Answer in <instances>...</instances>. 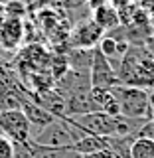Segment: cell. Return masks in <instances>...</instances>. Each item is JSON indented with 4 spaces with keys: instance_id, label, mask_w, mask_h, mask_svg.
Returning a JSON list of instances; mask_svg holds the SVG:
<instances>
[{
    "instance_id": "cell-12",
    "label": "cell",
    "mask_w": 154,
    "mask_h": 158,
    "mask_svg": "<svg viewBox=\"0 0 154 158\" xmlns=\"http://www.w3.org/2000/svg\"><path fill=\"white\" fill-rule=\"evenodd\" d=\"M109 142H111V138L85 135L83 138H79L75 144L71 146V150H75L77 154H81V156H85V154H93V152L109 150Z\"/></svg>"
},
{
    "instance_id": "cell-6",
    "label": "cell",
    "mask_w": 154,
    "mask_h": 158,
    "mask_svg": "<svg viewBox=\"0 0 154 158\" xmlns=\"http://www.w3.org/2000/svg\"><path fill=\"white\" fill-rule=\"evenodd\" d=\"M89 81H91L93 89H105V91H111L113 87L119 85L117 69L101 53L99 48L93 49V59H91V67H89Z\"/></svg>"
},
{
    "instance_id": "cell-2",
    "label": "cell",
    "mask_w": 154,
    "mask_h": 158,
    "mask_svg": "<svg viewBox=\"0 0 154 158\" xmlns=\"http://www.w3.org/2000/svg\"><path fill=\"white\" fill-rule=\"evenodd\" d=\"M121 107V115L138 121H148L152 117V105H150V93L136 87H125L117 85L111 89Z\"/></svg>"
},
{
    "instance_id": "cell-9",
    "label": "cell",
    "mask_w": 154,
    "mask_h": 158,
    "mask_svg": "<svg viewBox=\"0 0 154 158\" xmlns=\"http://www.w3.org/2000/svg\"><path fill=\"white\" fill-rule=\"evenodd\" d=\"M89 91L71 93V95H67L63 99L65 101V118H75V117H81V115H87V113H99L95 109V103H93Z\"/></svg>"
},
{
    "instance_id": "cell-18",
    "label": "cell",
    "mask_w": 154,
    "mask_h": 158,
    "mask_svg": "<svg viewBox=\"0 0 154 158\" xmlns=\"http://www.w3.org/2000/svg\"><path fill=\"white\" fill-rule=\"evenodd\" d=\"M4 22H6V10H4V4L0 2V28H2Z\"/></svg>"
},
{
    "instance_id": "cell-14",
    "label": "cell",
    "mask_w": 154,
    "mask_h": 158,
    "mask_svg": "<svg viewBox=\"0 0 154 158\" xmlns=\"http://www.w3.org/2000/svg\"><path fill=\"white\" fill-rule=\"evenodd\" d=\"M4 10H6V18L26 20L30 16V4L26 0H8V2H4Z\"/></svg>"
},
{
    "instance_id": "cell-7",
    "label": "cell",
    "mask_w": 154,
    "mask_h": 158,
    "mask_svg": "<svg viewBox=\"0 0 154 158\" xmlns=\"http://www.w3.org/2000/svg\"><path fill=\"white\" fill-rule=\"evenodd\" d=\"M103 38H105V32L93 20H87V22H81L71 28L69 46L77 49H95Z\"/></svg>"
},
{
    "instance_id": "cell-16",
    "label": "cell",
    "mask_w": 154,
    "mask_h": 158,
    "mask_svg": "<svg viewBox=\"0 0 154 158\" xmlns=\"http://www.w3.org/2000/svg\"><path fill=\"white\" fill-rule=\"evenodd\" d=\"M16 154V144L8 136L0 135V158H14Z\"/></svg>"
},
{
    "instance_id": "cell-1",
    "label": "cell",
    "mask_w": 154,
    "mask_h": 158,
    "mask_svg": "<svg viewBox=\"0 0 154 158\" xmlns=\"http://www.w3.org/2000/svg\"><path fill=\"white\" fill-rule=\"evenodd\" d=\"M119 85L148 89L154 87V57L148 48L131 46L117 67Z\"/></svg>"
},
{
    "instance_id": "cell-8",
    "label": "cell",
    "mask_w": 154,
    "mask_h": 158,
    "mask_svg": "<svg viewBox=\"0 0 154 158\" xmlns=\"http://www.w3.org/2000/svg\"><path fill=\"white\" fill-rule=\"evenodd\" d=\"M24 46V20L6 18L0 28V48L6 52H16Z\"/></svg>"
},
{
    "instance_id": "cell-5",
    "label": "cell",
    "mask_w": 154,
    "mask_h": 158,
    "mask_svg": "<svg viewBox=\"0 0 154 158\" xmlns=\"http://www.w3.org/2000/svg\"><path fill=\"white\" fill-rule=\"evenodd\" d=\"M69 121L83 135L117 138V117H109L107 113H87V115L69 118Z\"/></svg>"
},
{
    "instance_id": "cell-17",
    "label": "cell",
    "mask_w": 154,
    "mask_h": 158,
    "mask_svg": "<svg viewBox=\"0 0 154 158\" xmlns=\"http://www.w3.org/2000/svg\"><path fill=\"white\" fill-rule=\"evenodd\" d=\"M109 4H111L115 10H125V8H128V6H132V0H107Z\"/></svg>"
},
{
    "instance_id": "cell-15",
    "label": "cell",
    "mask_w": 154,
    "mask_h": 158,
    "mask_svg": "<svg viewBox=\"0 0 154 158\" xmlns=\"http://www.w3.org/2000/svg\"><path fill=\"white\" fill-rule=\"evenodd\" d=\"M69 148H46V146H38L34 142V156L32 158H65Z\"/></svg>"
},
{
    "instance_id": "cell-11",
    "label": "cell",
    "mask_w": 154,
    "mask_h": 158,
    "mask_svg": "<svg viewBox=\"0 0 154 158\" xmlns=\"http://www.w3.org/2000/svg\"><path fill=\"white\" fill-rule=\"evenodd\" d=\"M91 20L103 32H113V30H117L121 26V14L111 4H105V6H101L99 10H95V12H91Z\"/></svg>"
},
{
    "instance_id": "cell-10",
    "label": "cell",
    "mask_w": 154,
    "mask_h": 158,
    "mask_svg": "<svg viewBox=\"0 0 154 158\" xmlns=\"http://www.w3.org/2000/svg\"><path fill=\"white\" fill-rule=\"evenodd\" d=\"M22 111H24V115L28 117L30 125H32V138L36 136L40 131H44L48 125H52V123L57 118V117H53L49 111H46L44 107L32 103L30 99H26V101L22 103Z\"/></svg>"
},
{
    "instance_id": "cell-13",
    "label": "cell",
    "mask_w": 154,
    "mask_h": 158,
    "mask_svg": "<svg viewBox=\"0 0 154 158\" xmlns=\"http://www.w3.org/2000/svg\"><path fill=\"white\" fill-rule=\"evenodd\" d=\"M132 158H154V138L136 136L131 144Z\"/></svg>"
},
{
    "instance_id": "cell-4",
    "label": "cell",
    "mask_w": 154,
    "mask_h": 158,
    "mask_svg": "<svg viewBox=\"0 0 154 158\" xmlns=\"http://www.w3.org/2000/svg\"><path fill=\"white\" fill-rule=\"evenodd\" d=\"M0 132L14 144H26L32 140V125L22 109L0 111Z\"/></svg>"
},
{
    "instance_id": "cell-20",
    "label": "cell",
    "mask_w": 154,
    "mask_h": 158,
    "mask_svg": "<svg viewBox=\"0 0 154 158\" xmlns=\"http://www.w3.org/2000/svg\"><path fill=\"white\" fill-rule=\"evenodd\" d=\"M0 135H2V132H0Z\"/></svg>"
},
{
    "instance_id": "cell-3",
    "label": "cell",
    "mask_w": 154,
    "mask_h": 158,
    "mask_svg": "<svg viewBox=\"0 0 154 158\" xmlns=\"http://www.w3.org/2000/svg\"><path fill=\"white\" fill-rule=\"evenodd\" d=\"M83 136L85 135L81 131H77L69 118H56L52 125L40 131L32 140L38 146H46V148H71Z\"/></svg>"
},
{
    "instance_id": "cell-19",
    "label": "cell",
    "mask_w": 154,
    "mask_h": 158,
    "mask_svg": "<svg viewBox=\"0 0 154 158\" xmlns=\"http://www.w3.org/2000/svg\"><path fill=\"white\" fill-rule=\"evenodd\" d=\"M0 2H2V4H4V2H8V0H0Z\"/></svg>"
}]
</instances>
